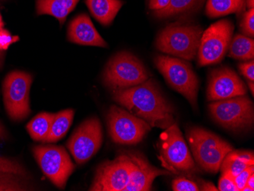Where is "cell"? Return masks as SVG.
I'll return each instance as SVG.
<instances>
[{"label":"cell","mask_w":254,"mask_h":191,"mask_svg":"<svg viewBox=\"0 0 254 191\" xmlns=\"http://www.w3.org/2000/svg\"><path fill=\"white\" fill-rule=\"evenodd\" d=\"M113 98L152 127L166 129L175 123L174 108L152 78L135 86L115 91Z\"/></svg>","instance_id":"1"},{"label":"cell","mask_w":254,"mask_h":191,"mask_svg":"<svg viewBox=\"0 0 254 191\" xmlns=\"http://www.w3.org/2000/svg\"><path fill=\"white\" fill-rule=\"evenodd\" d=\"M187 138L195 162L209 173H217L227 154L234 150L231 144L202 128H191Z\"/></svg>","instance_id":"2"},{"label":"cell","mask_w":254,"mask_h":191,"mask_svg":"<svg viewBox=\"0 0 254 191\" xmlns=\"http://www.w3.org/2000/svg\"><path fill=\"white\" fill-rule=\"evenodd\" d=\"M202 32L199 25L171 24L158 35L155 45L165 54L192 61L197 54Z\"/></svg>","instance_id":"3"},{"label":"cell","mask_w":254,"mask_h":191,"mask_svg":"<svg viewBox=\"0 0 254 191\" xmlns=\"http://www.w3.org/2000/svg\"><path fill=\"white\" fill-rule=\"evenodd\" d=\"M148 78L149 75L143 64L127 51L114 56L103 74V82L114 92L143 83Z\"/></svg>","instance_id":"4"},{"label":"cell","mask_w":254,"mask_h":191,"mask_svg":"<svg viewBox=\"0 0 254 191\" xmlns=\"http://www.w3.org/2000/svg\"><path fill=\"white\" fill-rule=\"evenodd\" d=\"M154 61L170 86L185 97L192 108H197L199 80L190 64L165 55L156 56Z\"/></svg>","instance_id":"5"},{"label":"cell","mask_w":254,"mask_h":191,"mask_svg":"<svg viewBox=\"0 0 254 191\" xmlns=\"http://www.w3.org/2000/svg\"><path fill=\"white\" fill-rule=\"evenodd\" d=\"M159 151L161 163L171 173L189 175L196 170L195 161L176 123L161 134Z\"/></svg>","instance_id":"6"},{"label":"cell","mask_w":254,"mask_h":191,"mask_svg":"<svg viewBox=\"0 0 254 191\" xmlns=\"http://www.w3.org/2000/svg\"><path fill=\"white\" fill-rule=\"evenodd\" d=\"M209 110L214 121L226 129L244 130L254 125V104L245 95L212 102Z\"/></svg>","instance_id":"7"},{"label":"cell","mask_w":254,"mask_h":191,"mask_svg":"<svg viewBox=\"0 0 254 191\" xmlns=\"http://www.w3.org/2000/svg\"><path fill=\"white\" fill-rule=\"evenodd\" d=\"M32 81L31 74L22 71L11 72L4 79V105L11 120L23 121L31 113L29 94Z\"/></svg>","instance_id":"8"},{"label":"cell","mask_w":254,"mask_h":191,"mask_svg":"<svg viewBox=\"0 0 254 191\" xmlns=\"http://www.w3.org/2000/svg\"><path fill=\"white\" fill-rule=\"evenodd\" d=\"M107 123L111 139L123 145L139 143L152 129L148 123L116 105L110 108Z\"/></svg>","instance_id":"9"},{"label":"cell","mask_w":254,"mask_h":191,"mask_svg":"<svg viewBox=\"0 0 254 191\" xmlns=\"http://www.w3.org/2000/svg\"><path fill=\"white\" fill-rule=\"evenodd\" d=\"M32 152L43 173L57 188L64 189L75 168L65 148L36 145L33 147Z\"/></svg>","instance_id":"10"},{"label":"cell","mask_w":254,"mask_h":191,"mask_svg":"<svg viewBox=\"0 0 254 191\" xmlns=\"http://www.w3.org/2000/svg\"><path fill=\"white\" fill-rule=\"evenodd\" d=\"M233 31V22L223 19L202 32L197 53L199 65L204 66L221 62L228 52Z\"/></svg>","instance_id":"11"},{"label":"cell","mask_w":254,"mask_h":191,"mask_svg":"<svg viewBox=\"0 0 254 191\" xmlns=\"http://www.w3.org/2000/svg\"><path fill=\"white\" fill-rule=\"evenodd\" d=\"M102 142L101 122L98 118H91L77 128L67 142V149L72 154L75 162L82 165L98 152Z\"/></svg>","instance_id":"12"},{"label":"cell","mask_w":254,"mask_h":191,"mask_svg":"<svg viewBox=\"0 0 254 191\" xmlns=\"http://www.w3.org/2000/svg\"><path fill=\"white\" fill-rule=\"evenodd\" d=\"M132 163L125 152L113 160L103 162L97 169L91 191H124L129 184Z\"/></svg>","instance_id":"13"},{"label":"cell","mask_w":254,"mask_h":191,"mask_svg":"<svg viewBox=\"0 0 254 191\" xmlns=\"http://www.w3.org/2000/svg\"><path fill=\"white\" fill-rule=\"evenodd\" d=\"M246 93L245 82L228 67H221L211 72L207 88V99L209 102H216Z\"/></svg>","instance_id":"14"},{"label":"cell","mask_w":254,"mask_h":191,"mask_svg":"<svg viewBox=\"0 0 254 191\" xmlns=\"http://www.w3.org/2000/svg\"><path fill=\"white\" fill-rule=\"evenodd\" d=\"M132 163L129 182L124 191H149L155 178L170 175L169 171L161 170L151 165L146 158L136 151H125Z\"/></svg>","instance_id":"15"},{"label":"cell","mask_w":254,"mask_h":191,"mask_svg":"<svg viewBox=\"0 0 254 191\" xmlns=\"http://www.w3.org/2000/svg\"><path fill=\"white\" fill-rule=\"evenodd\" d=\"M67 38L68 41L85 46L107 48L108 44L100 35L86 14L77 15L68 27Z\"/></svg>","instance_id":"16"},{"label":"cell","mask_w":254,"mask_h":191,"mask_svg":"<svg viewBox=\"0 0 254 191\" xmlns=\"http://www.w3.org/2000/svg\"><path fill=\"white\" fill-rule=\"evenodd\" d=\"M94 18L105 26L111 25L124 2L122 0H85Z\"/></svg>","instance_id":"17"},{"label":"cell","mask_w":254,"mask_h":191,"mask_svg":"<svg viewBox=\"0 0 254 191\" xmlns=\"http://www.w3.org/2000/svg\"><path fill=\"white\" fill-rule=\"evenodd\" d=\"M79 0H37L36 11L38 15H49L64 25L67 16L73 11Z\"/></svg>","instance_id":"18"},{"label":"cell","mask_w":254,"mask_h":191,"mask_svg":"<svg viewBox=\"0 0 254 191\" xmlns=\"http://www.w3.org/2000/svg\"><path fill=\"white\" fill-rule=\"evenodd\" d=\"M254 165V153L249 151L232 150L225 157L220 169L235 178L246 168Z\"/></svg>","instance_id":"19"},{"label":"cell","mask_w":254,"mask_h":191,"mask_svg":"<svg viewBox=\"0 0 254 191\" xmlns=\"http://www.w3.org/2000/svg\"><path fill=\"white\" fill-rule=\"evenodd\" d=\"M246 8L245 0H208L205 12L209 18L241 13Z\"/></svg>","instance_id":"20"},{"label":"cell","mask_w":254,"mask_h":191,"mask_svg":"<svg viewBox=\"0 0 254 191\" xmlns=\"http://www.w3.org/2000/svg\"><path fill=\"white\" fill-rule=\"evenodd\" d=\"M75 111L72 109H65L54 114L51 124V131L46 142L54 143L63 139L72 125Z\"/></svg>","instance_id":"21"},{"label":"cell","mask_w":254,"mask_h":191,"mask_svg":"<svg viewBox=\"0 0 254 191\" xmlns=\"http://www.w3.org/2000/svg\"><path fill=\"white\" fill-rule=\"evenodd\" d=\"M205 0H171L170 5L165 9L154 12L159 18H171L195 12L202 8Z\"/></svg>","instance_id":"22"},{"label":"cell","mask_w":254,"mask_h":191,"mask_svg":"<svg viewBox=\"0 0 254 191\" xmlns=\"http://www.w3.org/2000/svg\"><path fill=\"white\" fill-rule=\"evenodd\" d=\"M54 114L42 112L34 117L27 125V130L34 140L46 142L50 131Z\"/></svg>","instance_id":"23"},{"label":"cell","mask_w":254,"mask_h":191,"mask_svg":"<svg viewBox=\"0 0 254 191\" xmlns=\"http://www.w3.org/2000/svg\"><path fill=\"white\" fill-rule=\"evenodd\" d=\"M228 56L230 58L241 61H251L254 59V38L242 35H235L230 43Z\"/></svg>","instance_id":"24"},{"label":"cell","mask_w":254,"mask_h":191,"mask_svg":"<svg viewBox=\"0 0 254 191\" xmlns=\"http://www.w3.org/2000/svg\"><path fill=\"white\" fill-rule=\"evenodd\" d=\"M28 180V178L15 174L0 172V191H33L35 189Z\"/></svg>","instance_id":"25"},{"label":"cell","mask_w":254,"mask_h":191,"mask_svg":"<svg viewBox=\"0 0 254 191\" xmlns=\"http://www.w3.org/2000/svg\"><path fill=\"white\" fill-rule=\"evenodd\" d=\"M0 172H8L28 178V172L18 161L5 157L0 156Z\"/></svg>","instance_id":"26"},{"label":"cell","mask_w":254,"mask_h":191,"mask_svg":"<svg viewBox=\"0 0 254 191\" xmlns=\"http://www.w3.org/2000/svg\"><path fill=\"white\" fill-rule=\"evenodd\" d=\"M241 31L245 36L253 38L254 37V8H250L249 11L244 15L240 24Z\"/></svg>","instance_id":"27"},{"label":"cell","mask_w":254,"mask_h":191,"mask_svg":"<svg viewBox=\"0 0 254 191\" xmlns=\"http://www.w3.org/2000/svg\"><path fill=\"white\" fill-rule=\"evenodd\" d=\"M172 189L175 191H200L197 184L185 178H175L172 182Z\"/></svg>","instance_id":"28"},{"label":"cell","mask_w":254,"mask_h":191,"mask_svg":"<svg viewBox=\"0 0 254 191\" xmlns=\"http://www.w3.org/2000/svg\"><path fill=\"white\" fill-rule=\"evenodd\" d=\"M218 191H239L235 185L234 178L228 172H222V176L218 182Z\"/></svg>","instance_id":"29"},{"label":"cell","mask_w":254,"mask_h":191,"mask_svg":"<svg viewBox=\"0 0 254 191\" xmlns=\"http://www.w3.org/2000/svg\"><path fill=\"white\" fill-rule=\"evenodd\" d=\"M19 41V37L12 36L9 31L0 28V51H5L10 45Z\"/></svg>","instance_id":"30"},{"label":"cell","mask_w":254,"mask_h":191,"mask_svg":"<svg viewBox=\"0 0 254 191\" xmlns=\"http://www.w3.org/2000/svg\"><path fill=\"white\" fill-rule=\"evenodd\" d=\"M254 174V165L246 168L243 172H241L239 175L234 178L235 185L238 188V191H242L243 188L247 185L248 180L249 179L251 175Z\"/></svg>","instance_id":"31"},{"label":"cell","mask_w":254,"mask_h":191,"mask_svg":"<svg viewBox=\"0 0 254 191\" xmlns=\"http://www.w3.org/2000/svg\"><path fill=\"white\" fill-rule=\"evenodd\" d=\"M239 69L241 74L246 77L249 81H254V63L253 60L248 62L241 63L239 64Z\"/></svg>","instance_id":"32"},{"label":"cell","mask_w":254,"mask_h":191,"mask_svg":"<svg viewBox=\"0 0 254 191\" xmlns=\"http://www.w3.org/2000/svg\"><path fill=\"white\" fill-rule=\"evenodd\" d=\"M171 0H149V8L154 12L165 9L170 5Z\"/></svg>","instance_id":"33"},{"label":"cell","mask_w":254,"mask_h":191,"mask_svg":"<svg viewBox=\"0 0 254 191\" xmlns=\"http://www.w3.org/2000/svg\"><path fill=\"white\" fill-rule=\"evenodd\" d=\"M7 138H8V132L2 125V123L0 122V141L5 140Z\"/></svg>","instance_id":"34"},{"label":"cell","mask_w":254,"mask_h":191,"mask_svg":"<svg viewBox=\"0 0 254 191\" xmlns=\"http://www.w3.org/2000/svg\"><path fill=\"white\" fill-rule=\"evenodd\" d=\"M200 189V191H218V188H215L212 183H207V182H203V185Z\"/></svg>","instance_id":"35"},{"label":"cell","mask_w":254,"mask_h":191,"mask_svg":"<svg viewBox=\"0 0 254 191\" xmlns=\"http://www.w3.org/2000/svg\"><path fill=\"white\" fill-rule=\"evenodd\" d=\"M246 186L249 187L252 190V191H254V174L251 175L249 179L248 180Z\"/></svg>","instance_id":"36"},{"label":"cell","mask_w":254,"mask_h":191,"mask_svg":"<svg viewBox=\"0 0 254 191\" xmlns=\"http://www.w3.org/2000/svg\"><path fill=\"white\" fill-rule=\"evenodd\" d=\"M5 51H0V69L3 66L4 61H5Z\"/></svg>","instance_id":"37"},{"label":"cell","mask_w":254,"mask_h":191,"mask_svg":"<svg viewBox=\"0 0 254 191\" xmlns=\"http://www.w3.org/2000/svg\"><path fill=\"white\" fill-rule=\"evenodd\" d=\"M246 2V7L248 8H254V0H245Z\"/></svg>","instance_id":"38"},{"label":"cell","mask_w":254,"mask_h":191,"mask_svg":"<svg viewBox=\"0 0 254 191\" xmlns=\"http://www.w3.org/2000/svg\"><path fill=\"white\" fill-rule=\"evenodd\" d=\"M248 86H249L250 89H251V93H252V95H254V82H252V81L248 80Z\"/></svg>","instance_id":"39"},{"label":"cell","mask_w":254,"mask_h":191,"mask_svg":"<svg viewBox=\"0 0 254 191\" xmlns=\"http://www.w3.org/2000/svg\"><path fill=\"white\" fill-rule=\"evenodd\" d=\"M4 27V22L2 21V15H1V12H0V28H2Z\"/></svg>","instance_id":"40"}]
</instances>
